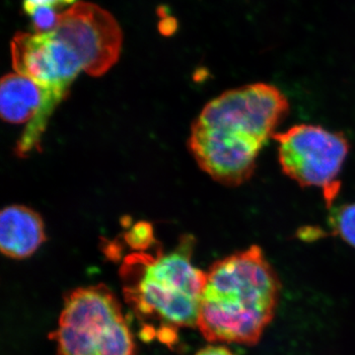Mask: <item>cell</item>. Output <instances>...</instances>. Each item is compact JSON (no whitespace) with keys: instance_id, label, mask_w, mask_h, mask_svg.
<instances>
[{"instance_id":"11","label":"cell","mask_w":355,"mask_h":355,"mask_svg":"<svg viewBox=\"0 0 355 355\" xmlns=\"http://www.w3.org/2000/svg\"><path fill=\"white\" fill-rule=\"evenodd\" d=\"M31 17L33 25L37 33L53 32L58 25V16L55 8L36 7L28 14Z\"/></svg>"},{"instance_id":"10","label":"cell","mask_w":355,"mask_h":355,"mask_svg":"<svg viewBox=\"0 0 355 355\" xmlns=\"http://www.w3.org/2000/svg\"><path fill=\"white\" fill-rule=\"evenodd\" d=\"M330 222L335 234L355 248V203L336 209L331 214Z\"/></svg>"},{"instance_id":"6","label":"cell","mask_w":355,"mask_h":355,"mask_svg":"<svg viewBox=\"0 0 355 355\" xmlns=\"http://www.w3.org/2000/svg\"><path fill=\"white\" fill-rule=\"evenodd\" d=\"M16 73L31 79L44 92V105L57 109L83 71L74 51L55 32H18L11 41Z\"/></svg>"},{"instance_id":"14","label":"cell","mask_w":355,"mask_h":355,"mask_svg":"<svg viewBox=\"0 0 355 355\" xmlns=\"http://www.w3.org/2000/svg\"><path fill=\"white\" fill-rule=\"evenodd\" d=\"M195 355H235L231 350L221 345H209L200 349Z\"/></svg>"},{"instance_id":"7","label":"cell","mask_w":355,"mask_h":355,"mask_svg":"<svg viewBox=\"0 0 355 355\" xmlns=\"http://www.w3.org/2000/svg\"><path fill=\"white\" fill-rule=\"evenodd\" d=\"M53 32L74 51L88 76H104L120 58L121 26L109 11L97 4L77 2L60 14Z\"/></svg>"},{"instance_id":"1","label":"cell","mask_w":355,"mask_h":355,"mask_svg":"<svg viewBox=\"0 0 355 355\" xmlns=\"http://www.w3.org/2000/svg\"><path fill=\"white\" fill-rule=\"evenodd\" d=\"M275 86L253 83L231 89L207 103L191 128L189 147L203 172L224 186L253 176L261 149L289 114Z\"/></svg>"},{"instance_id":"4","label":"cell","mask_w":355,"mask_h":355,"mask_svg":"<svg viewBox=\"0 0 355 355\" xmlns=\"http://www.w3.org/2000/svg\"><path fill=\"white\" fill-rule=\"evenodd\" d=\"M51 336L57 355H137L120 301L105 284L67 293Z\"/></svg>"},{"instance_id":"9","label":"cell","mask_w":355,"mask_h":355,"mask_svg":"<svg viewBox=\"0 0 355 355\" xmlns=\"http://www.w3.org/2000/svg\"><path fill=\"white\" fill-rule=\"evenodd\" d=\"M43 102V90L31 79L16 72L2 77L0 114L6 123L28 125L38 114Z\"/></svg>"},{"instance_id":"12","label":"cell","mask_w":355,"mask_h":355,"mask_svg":"<svg viewBox=\"0 0 355 355\" xmlns=\"http://www.w3.org/2000/svg\"><path fill=\"white\" fill-rule=\"evenodd\" d=\"M127 239L133 249L144 251L154 242L153 229L149 224L139 223L130 231Z\"/></svg>"},{"instance_id":"3","label":"cell","mask_w":355,"mask_h":355,"mask_svg":"<svg viewBox=\"0 0 355 355\" xmlns=\"http://www.w3.org/2000/svg\"><path fill=\"white\" fill-rule=\"evenodd\" d=\"M279 294V277L260 247L230 254L207 272L197 328L210 343L256 345Z\"/></svg>"},{"instance_id":"2","label":"cell","mask_w":355,"mask_h":355,"mask_svg":"<svg viewBox=\"0 0 355 355\" xmlns=\"http://www.w3.org/2000/svg\"><path fill=\"white\" fill-rule=\"evenodd\" d=\"M195 239L184 236L169 253L139 251L120 268L123 293L146 342L173 347L179 331L196 328L207 272L191 261Z\"/></svg>"},{"instance_id":"5","label":"cell","mask_w":355,"mask_h":355,"mask_svg":"<svg viewBox=\"0 0 355 355\" xmlns=\"http://www.w3.org/2000/svg\"><path fill=\"white\" fill-rule=\"evenodd\" d=\"M286 176L301 187H317L330 207L340 191L338 176L349 151L345 135L314 125H294L273 137Z\"/></svg>"},{"instance_id":"13","label":"cell","mask_w":355,"mask_h":355,"mask_svg":"<svg viewBox=\"0 0 355 355\" xmlns=\"http://www.w3.org/2000/svg\"><path fill=\"white\" fill-rule=\"evenodd\" d=\"M76 0H24L23 7L25 12L29 14L36 7H51L57 8L58 6H67V4H76Z\"/></svg>"},{"instance_id":"8","label":"cell","mask_w":355,"mask_h":355,"mask_svg":"<svg viewBox=\"0 0 355 355\" xmlns=\"http://www.w3.org/2000/svg\"><path fill=\"white\" fill-rule=\"evenodd\" d=\"M46 241L43 219L38 212L13 205L0 216V248L2 254L22 260L32 256Z\"/></svg>"}]
</instances>
